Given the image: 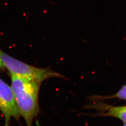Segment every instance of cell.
<instances>
[{
    "label": "cell",
    "instance_id": "1",
    "mask_svg": "<svg viewBox=\"0 0 126 126\" xmlns=\"http://www.w3.org/2000/svg\"><path fill=\"white\" fill-rule=\"evenodd\" d=\"M11 87L21 116L27 126H32L39 112L38 96L41 83L11 74Z\"/></svg>",
    "mask_w": 126,
    "mask_h": 126
},
{
    "label": "cell",
    "instance_id": "7",
    "mask_svg": "<svg viewBox=\"0 0 126 126\" xmlns=\"http://www.w3.org/2000/svg\"><path fill=\"white\" fill-rule=\"evenodd\" d=\"M123 126H126V123H125V124H124V125Z\"/></svg>",
    "mask_w": 126,
    "mask_h": 126
},
{
    "label": "cell",
    "instance_id": "4",
    "mask_svg": "<svg viewBox=\"0 0 126 126\" xmlns=\"http://www.w3.org/2000/svg\"><path fill=\"white\" fill-rule=\"evenodd\" d=\"M100 106L101 115L116 118L126 123V106L114 107L106 104Z\"/></svg>",
    "mask_w": 126,
    "mask_h": 126
},
{
    "label": "cell",
    "instance_id": "3",
    "mask_svg": "<svg viewBox=\"0 0 126 126\" xmlns=\"http://www.w3.org/2000/svg\"><path fill=\"white\" fill-rule=\"evenodd\" d=\"M0 111L4 117V126H9L12 118L18 121L21 116L11 87L0 78Z\"/></svg>",
    "mask_w": 126,
    "mask_h": 126
},
{
    "label": "cell",
    "instance_id": "2",
    "mask_svg": "<svg viewBox=\"0 0 126 126\" xmlns=\"http://www.w3.org/2000/svg\"><path fill=\"white\" fill-rule=\"evenodd\" d=\"M0 59L11 74L29 79L39 83L52 78L63 76L48 68L36 67L15 59L0 49Z\"/></svg>",
    "mask_w": 126,
    "mask_h": 126
},
{
    "label": "cell",
    "instance_id": "6",
    "mask_svg": "<svg viewBox=\"0 0 126 126\" xmlns=\"http://www.w3.org/2000/svg\"><path fill=\"white\" fill-rule=\"evenodd\" d=\"M4 68V66H3L1 60H0V69H2V68Z\"/></svg>",
    "mask_w": 126,
    "mask_h": 126
},
{
    "label": "cell",
    "instance_id": "5",
    "mask_svg": "<svg viewBox=\"0 0 126 126\" xmlns=\"http://www.w3.org/2000/svg\"><path fill=\"white\" fill-rule=\"evenodd\" d=\"M99 99H119L126 100V84L123 86L115 94L109 96L100 97Z\"/></svg>",
    "mask_w": 126,
    "mask_h": 126
}]
</instances>
